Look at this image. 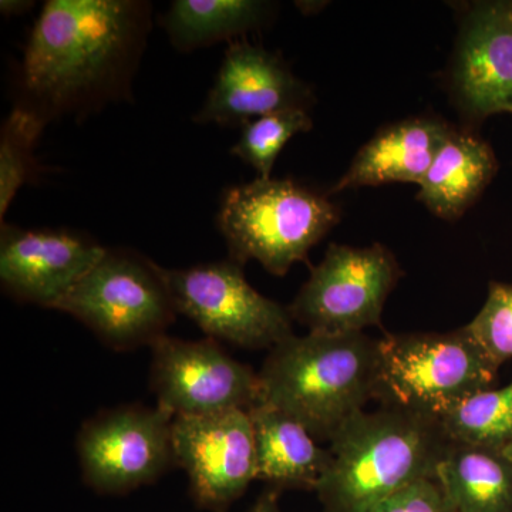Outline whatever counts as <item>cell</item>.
Masks as SVG:
<instances>
[{"label": "cell", "mask_w": 512, "mask_h": 512, "mask_svg": "<svg viewBox=\"0 0 512 512\" xmlns=\"http://www.w3.org/2000/svg\"><path fill=\"white\" fill-rule=\"evenodd\" d=\"M106 251L73 232L2 224L0 281L19 301L53 309Z\"/></svg>", "instance_id": "12"}, {"label": "cell", "mask_w": 512, "mask_h": 512, "mask_svg": "<svg viewBox=\"0 0 512 512\" xmlns=\"http://www.w3.org/2000/svg\"><path fill=\"white\" fill-rule=\"evenodd\" d=\"M46 121L39 111L26 104H20L3 123L2 133H0V221L2 224H5V215L13 198L22 185L28 183L33 171L36 170L33 150Z\"/></svg>", "instance_id": "21"}, {"label": "cell", "mask_w": 512, "mask_h": 512, "mask_svg": "<svg viewBox=\"0 0 512 512\" xmlns=\"http://www.w3.org/2000/svg\"><path fill=\"white\" fill-rule=\"evenodd\" d=\"M32 6L33 2H26V0H2L0 2V10H2L3 16L22 15Z\"/></svg>", "instance_id": "26"}, {"label": "cell", "mask_w": 512, "mask_h": 512, "mask_svg": "<svg viewBox=\"0 0 512 512\" xmlns=\"http://www.w3.org/2000/svg\"><path fill=\"white\" fill-rule=\"evenodd\" d=\"M495 170L497 161L487 143L450 130L419 184L417 200L437 217L457 220L490 184Z\"/></svg>", "instance_id": "17"}, {"label": "cell", "mask_w": 512, "mask_h": 512, "mask_svg": "<svg viewBox=\"0 0 512 512\" xmlns=\"http://www.w3.org/2000/svg\"><path fill=\"white\" fill-rule=\"evenodd\" d=\"M174 463L190 480L195 503L224 512L256 480L254 429L248 410L174 417Z\"/></svg>", "instance_id": "11"}, {"label": "cell", "mask_w": 512, "mask_h": 512, "mask_svg": "<svg viewBox=\"0 0 512 512\" xmlns=\"http://www.w3.org/2000/svg\"><path fill=\"white\" fill-rule=\"evenodd\" d=\"M501 454L505 457V460L511 464L512 467V439L508 441L503 448H501Z\"/></svg>", "instance_id": "27"}, {"label": "cell", "mask_w": 512, "mask_h": 512, "mask_svg": "<svg viewBox=\"0 0 512 512\" xmlns=\"http://www.w3.org/2000/svg\"><path fill=\"white\" fill-rule=\"evenodd\" d=\"M53 309L70 313L117 349L151 345L177 313L153 262L111 251Z\"/></svg>", "instance_id": "6"}, {"label": "cell", "mask_w": 512, "mask_h": 512, "mask_svg": "<svg viewBox=\"0 0 512 512\" xmlns=\"http://www.w3.org/2000/svg\"><path fill=\"white\" fill-rule=\"evenodd\" d=\"M365 512H456L436 478L407 485Z\"/></svg>", "instance_id": "24"}, {"label": "cell", "mask_w": 512, "mask_h": 512, "mask_svg": "<svg viewBox=\"0 0 512 512\" xmlns=\"http://www.w3.org/2000/svg\"><path fill=\"white\" fill-rule=\"evenodd\" d=\"M150 346L157 406L174 417L249 410L258 403V373L232 359L214 339L191 342L163 335Z\"/></svg>", "instance_id": "10"}, {"label": "cell", "mask_w": 512, "mask_h": 512, "mask_svg": "<svg viewBox=\"0 0 512 512\" xmlns=\"http://www.w3.org/2000/svg\"><path fill=\"white\" fill-rule=\"evenodd\" d=\"M339 208L292 180H262L225 191L218 225L232 261H258L284 276L338 224Z\"/></svg>", "instance_id": "5"}, {"label": "cell", "mask_w": 512, "mask_h": 512, "mask_svg": "<svg viewBox=\"0 0 512 512\" xmlns=\"http://www.w3.org/2000/svg\"><path fill=\"white\" fill-rule=\"evenodd\" d=\"M174 416L157 406H124L87 421L77 437L84 481L124 494L156 481L174 461Z\"/></svg>", "instance_id": "9"}, {"label": "cell", "mask_w": 512, "mask_h": 512, "mask_svg": "<svg viewBox=\"0 0 512 512\" xmlns=\"http://www.w3.org/2000/svg\"><path fill=\"white\" fill-rule=\"evenodd\" d=\"M510 113H512V107H511V111H510Z\"/></svg>", "instance_id": "28"}, {"label": "cell", "mask_w": 512, "mask_h": 512, "mask_svg": "<svg viewBox=\"0 0 512 512\" xmlns=\"http://www.w3.org/2000/svg\"><path fill=\"white\" fill-rule=\"evenodd\" d=\"M464 330L483 350L484 355L500 365L512 357V285H490L487 301L476 318Z\"/></svg>", "instance_id": "23"}, {"label": "cell", "mask_w": 512, "mask_h": 512, "mask_svg": "<svg viewBox=\"0 0 512 512\" xmlns=\"http://www.w3.org/2000/svg\"><path fill=\"white\" fill-rule=\"evenodd\" d=\"M148 5L49 0L30 33L22 82L45 119L123 96L148 32Z\"/></svg>", "instance_id": "1"}, {"label": "cell", "mask_w": 512, "mask_h": 512, "mask_svg": "<svg viewBox=\"0 0 512 512\" xmlns=\"http://www.w3.org/2000/svg\"><path fill=\"white\" fill-rule=\"evenodd\" d=\"M377 340L363 332L309 330L275 345L258 373L259 400L301 421L316 440L330 441L373 399Z\"/></svg>", "instance_id": "3"}, {"label": "cell", "mask_w": 512, "mask_h": 512, "mask_svg": "<svg viewBox=\"0 0 512 512\" xmlns=\"http://www.w3.org/2000/svg\"><path fill=\"white\" fill-rule=\"evenodd\" d=\"M454 90L477 119L512 107V3H478L461 28Z\"/></svg>", "instance_id": "14"}, {"label": "cell", "mask_w": 512, "mask_h": 512, "mask_svg": "<svg viewBox=\"0 0 512 512\" xmlns=\"http://www.w3.org/2000/svg\"><path fill=\"white\" fill-rule=\"evenodd\" d=\"M450 130L444 121L430 117L383 128L357 153L332 192L389 183L420 184Z\"/></svg>", "instance_id": "15"}, {"label": "cell", "mask_w": 512, "mask_h": 512, "mask_svg": "<svg viewBox=\"0 0 512 512\" xmlns=\"http://www.w3.org/2000/svg\"><path fill=\"white\" fill-rule=\"evenodd\" d=\"M312 94L284 60L264 47L235 40L222 59L207 100L195 121L244 126L276 111L306 109Z\"/></svg>", "instance_id": "13"}, {"label": "cell", "mask_w": 512, "mask_h": 512, "mask_svg": "<svg viewBox=\"0 0 512 512\" xmlns=\"http://www.w3.org/2000/svg\"><path fill=\"white\" fill-rule=\"evenodd\" d=\"M441 427L451 443L501 450L512 439V383L474 394Z\"/></svg>", "instance_id": "20"}, {"label": "cell", "mask_w": 512, "mask_h": 512, "mask_svg": "<svg viewBox=\"0 0 512 512\" xmlns=\"http://www.w3.org/2000/svg\"><path fill=\"white\" fill-rule=\"evenodd\" d=\"M400 276L396 258L383 245L330 244L288 311L316 332H363L380 326L384 303Z\"/></svg>", "instance_id": "8"}, {"label": "cell", "mask_w": 512, "mask_h": 512, "mask_svg": "<svg viewBox=\"0 0 512 512\" xmlns=\"http://www.w3.org/2000/svg\"><path fill=\"white\" fill-rule=\"evenodd\" d=\"M248 413L254 429L256 480L315 490L329 463L328 448L319 447L301 421L271 404L258 402Z\"/></svg>", "instance_id": "16"}, {"label": "cell", "mask_w": 512, "mask_h": 512, "mask_svg": "<svg viewBox=\"0 0 512 512\" xmlns=\"http://www.w3.org/2000/svg\"><path fill=\"white\" fill-rule=\"evenodd\" d=\"M153 266L175 312L190 318L211 339L272 349L293 335L288 309L252 288L242 265L232 259L185 269Z\"/></svg>", "instance_id": "7"}, {"label": "cell", "mask_w": 512, "mask_h": 512, "mask_svg": "<svg viewBox=\"0 0 512 512\" xmlns=\"http://www.w3.org/2000/svg\"><path fill=\"white\" fill-rule=\"evenodd\" d=\"M494 365L464 328L448 333H397L377 340L373 399L386 409L439 421L490 389Z\"/></svg>", "instance_id": "4"}, {"label": "cell", "mask_w": 512, "mask_h": 512, "mask_svg": "<svg viewBox=\"0 0 512 512\" xmlns=\"http://www.w3.org/2000/svg\"><path fill=\"white\" fill-rule=\"evenodd\" d=\"M248 512H282L279 508L278 497L274 491H269L261 495L258 501L252 505L251 510Z\"/></svg>", "instance_id": "25"}, {"label": "cell", "mask_w": 512, "mask_h": 512, "mask_svg": "<svg viewBox=\"0 0 512 512\" xmlns=\"http://www.w3.org/2000/svg\"><path fill=\"white\" fill-rule=\"evenodd\" d=\"M436 480L456 512H512V467L500 450L451 443Z\"/></svg>", "instance_id": "18"}, {"label": "cell", "mask_w": 512, "mask_h": 512, "mask_svg": "<svg viewBox=\"0 0 512 512\" xmlns=\"http://www.w3.org/2000/svg\"><path fill=\"white\" fill-rule=\"evenodd\" d=\"M268 6L255 0H177L165 16V30L178 50L190 52L258 29Z\"/></svg>", "instance_id": "19"}, {"label": "cell", "mask_w": 512, "mask_h": 512, "mask_svg": "<svg viewBox=\"0 0 512 512\" xmlns=\"http://www.w3.org/2000/svg\"><path fill=\"white\" fill-rule=\"evenodd\" d=\"M313 127L306 109H288L249 120L242 126L232 154L252 165L262 180L271 178L276 158L293 136Z\"/></svg>", "instance_id": "22"}, {"label": "cell", "mask_w": 512, "mask_h": 512, "mask_svg": "<svg viewBox=\"0 0 512 512\" xmlns=\"http://www.w3.org/2000/svg\"><path fill=\"white\" fill-rule=\"evenodd\" d=\"M315 491L325 512H365L407 485L436 478L451 441L439 421L400 410L356 413L329 441Z\"/></svg>", "instance_id": "2"}]
</instances>
